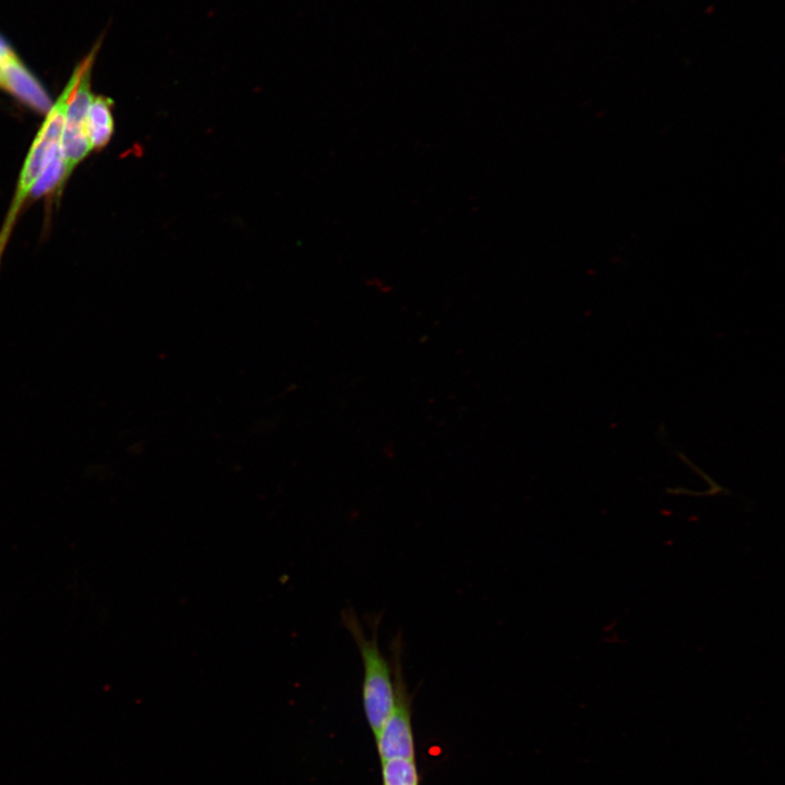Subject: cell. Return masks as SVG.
<instances>
[{
  "mask_svg": "<svg viewBox=\"0 0 785 785\" xmlns=\"http://www.w3.org/2000/svg\"><path fill=\"white\" fill-rule=\"evenodd\" d=\"M97 49L98 46H95L90 53L77 64L62 93L52 104L50 110L46 113L45 121L33 141L20 172L16 190L10 208L0 230V261L12 230L16 224V219L29 196L31 190L45 167L60 149V141L69 100L84 70L88 64L94 62Z\"/></svg>",
  "mask_w": 785,
  "mask_h": 785,
  "instance_id": "cell-1",
  "label": "cell"
},
{
  "mask_svg": "<svg viewBox=\"0 0 785 785\" xmlns=\"http://www.w3.org/2000/svg\"><path fill=\"white\" fill-rule=\"evenodd\" d=\"M381 618V614L367 618L371 629V636L367 637L352 608L341 612L342 625L354 640L362 661V705L374 736L388 717L395 700L391 663L384 656L378 643Z\"/></svg>",
  "mask_w": 785,
  "mask_h": 785,
  "instance_id": "cell-2",
  "label": "cell"
},
{
  "mask_svg": "<svg viewBox=\"0 0 785 785\" xmlns=\"http://www.w3.org/2000/svg\"><path fill=\"white\" fill-rule=\"evenodd\" d=\"M390 663L394 675V706L374 736L381 762L403 758L415 759V746L412 729V697L403 675V640L401 632L391 639Z\"/></svg>",
  "mask_w": 785,
  "mask_h": 785,
  "instance_id": "cell-3",
  "label": "cell"
},
{
  "mask_svg": "<svg viewBox=\"0 0 785 785\" xmlns=\"http://www.w3.org/2000/svg\"><path fill=\"white\" fill-rule=\"evenodd\" d=\"M93 63L84 70L74 88L65 111L64 125L60 141V152L64 164L67 183L75 167L90 153L92 147L86 132V118L94 97L90 90V71Z\"/></svg>",
  "mask_w": 785,
  "mask_h": 785,
  "instance_id": "cell-4",
  "label": "cell"
},
{
  "mask_svg": "<svg viewBox=\"0 0 785 785\" xmlns=\"http://www.w3.org/2000/svg\"><path fill=\"white\" fill-rule=\"evenodd\" d=\"M3 88L38 113L46 114L52 106L43 85L12 50L3 59Z\"/></svg>",
  "mask_w": 785,
  "mask_h": 785,
  "instance_id": "cell-5",
  "label": "cell"
},
{
  "mask_svg": "<svg viewBox=\"0 0 785 785\" xmlns=\"http://www.w3.org/2000/svg\"><path fill=\"white\" fill-rule=\"evenodd\" d=\"M112 107V99L94 95L86 118V132L92 150L102 149L112 137L114 131Z\"/></svg>",
  "mask_w": 785,
  "mask_h": 785,
  "instance_id": "cell-6",
  "label": "cell"
},
{
  "mask_svg": "<svg viewBox=\"0 0 785 785\" xmlns=\"http://www.w3.org/2000/svg\"><path fill=\"white\" fill-rule=\"evenodd\" d=\"M64 182V164L60 149L48 162L31 190L28 198L35 200L57 191L60 194Z\"/></svg>",
  "mask_w": 785,
  "mask_h": 785,
  "instance_id": "cell-7",
  "label": "cell"
},
{
  "mask_svg": "<svg viewBox=\"0 0 785 785\" xmlns=\"http://www.w3.org/2000/svg\"><path fill=\"white\" fill-rule=\"evenodd\" d=\"M382 763V785H420L415 759L396 758Z\"/></svg>",
  "mask_w": 785,
  "mask_h": 785,
  "instance_id": "cell-8",
  "label": "cell"
},
{
  "mask_svg": "<svg viewBox=\"0 0 785 785\" xmlns=\"http://www.w3.org/2000/svg\"><path fill=\"white\" fill-rule=\"evenodd\" d=\"M11 48L0 38V88H3V59Z\"/></svg>",
  "mask_w": 785,
  "mask_h": 785,
  "instance_id": "cell-9",
  "label": "cell"
}]
</instances>
